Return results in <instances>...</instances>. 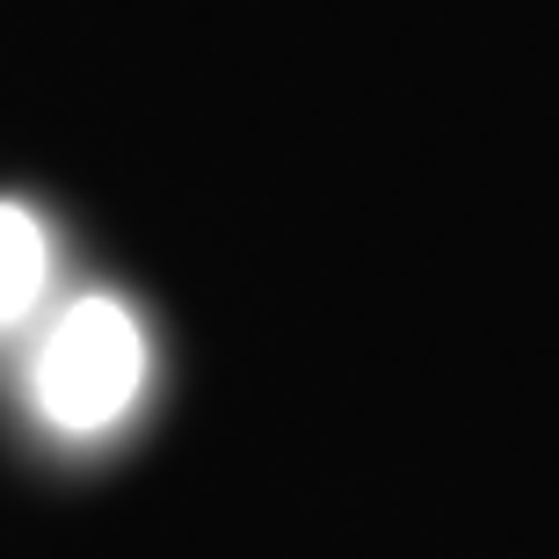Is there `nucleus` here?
<instances>
[{
  "instance_id": "nucleus-1",
  "label": "nucleus",
  "mask_w": 559,
  "mask_h": 559,
  "mask_svg": "<svg viewBox=\"0 0 559 559\" xmlns=\"http://www.w3.org/2000/svg\"><path fill=\"white\" fill-rule=\"evenodd\" d=\"M145 393V328L109 290H87L44 328L29 356V400L59 436H103Z\"/></svg>"
},
{
  "instance_id": "nucleus-2",
  "label": "nucleus",
  "mask_w": 559,
  "mask_h": 559,
  "mask_svg": "<svg viewBox=\"0 0 559 559\" xmlns=\"http://www.w3.org/2000/svg\"><path fill=\"white\" fill-rule=\"evenodd\" d=\"M44 284H51V240H44L37 211L0 197V334L44 306Z\"/></svg>"
}]
</instances>
